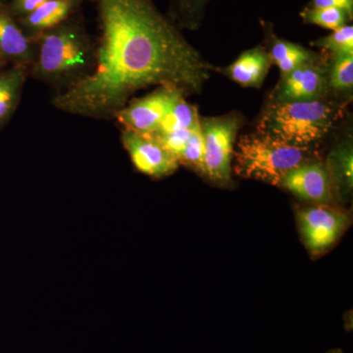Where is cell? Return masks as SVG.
Instances as JSON below:
<instances>
[{
    "instance_id": "obj_1",
    "label": "cell",
    "mask_w": 353,
    "mask_h": 353,
    "mask_svg": "<svg viewBox=\"0 0 353 353\" xmlns=\"http://www.w3.org/2000/svg\"><path fill=\"white\" fill-rule=\"evenodd\" d=\"M92 1L99 26L94 67L73 87L54 94L53 108L109 120L148 88L201 92L213 67L153 0Z\"/></svg>"
},
{
    "instance_id": "obj_2",
    "label": "cell",
    "mask_w": 353,
    "mask_h": 353,
    "mask_svg": "<svg viewBox=\"0 0 353 353\" xmlns=\"http://www.w3.org/2000/svg\"><path fill=\"white\" fill-rule=\"evenodd\" d=\"M36 57L30 77L57 92L73 87L92 71L94 41L81 12L34 39Z\"/></svg>"
},
{
    "instance_id": "obj_3",
    "label": "cell",
    "mask_w": 353,
    "mask_h": 353,
    "mask_svg": "<svg viewBox=\"0 0 353 353\" xmlns=\"http://www.w3.org/2000/svg\"><path fill=\"white\" fill-rule=\"evenodd\" d=\"M336 120V108L323 99H272L262 112L257 132L289 145L312 148L329 134Z\"/></svg>"
},
{
    "instance_id": "obj_4",
    "label": "cell",
    "mask_w": 353,
    "mask_h": 353,
    "mask_svg": "<svg viewBox=\"0 0 353 353\" xmlns=\"http://www.w3.org/2000/svg\"><path fill=\"white\" fill-rule=\"evenodd\" d=\"M234 155L236 175L277 187L290 171L314 161L310 148L289 145L259 132L241 136Z\"/></svg>"
},
{
    "instance_id": "obj_5",
    "label": "cell",
    "mask_w": 353,
    "mask_h": 353,
    "mask_svg": "<svg viewBox=\"0 0 353 353\" xmlns=\"http://www.w3.org/2000/svg\"><path fill=\"white\" fill-rule=\"evenodd\" d=\"M204 139V175L217 185L232 183V158L241 118L231 113L201 119Z\"/></svg>"
},
{
    "instance_id": "obj_6",
    "label": "cell",
    "mask_w": 353,
    "mask_h": 353,
    "mask_svg": "<svg viewBox=\"0 0 353 353\" xmlns=\"http://www.w3.org/2000/svg\"><path fill=\"white\" fill-rule=\"evenodd\" d=\"M181 90L170 87H159L152 94L132 99L114 116L123 129L139 134H150L159 127L169 110L180 97Z\"/></svg>"
},
{
    "instance_id": "obj_7",
    "label": "cell",
    "mask_w": 353,
    "mask_h": 353,
    "mask_svg": "<svg viewBox=\"0 0 353 353\" xmlns=\"http://www.w3.org/2000/svg\"><path fill=\"white\" fill-rule=\"evenodd\" d=\"M121 143L139 172L150 178L161 179L175 173L179 162L170 152L148 134L123 129Z\"/></svg>"
},
{
    "instance_id": "obj_8",
    "label": "cell",
    "mask_w": 353,
    "mask_h": 353,
    "mask_svg": "<svg viewBox=\"0 0 353 353\" xmlns=\"http://www.w3.org/2000/svg\"><path fill=\"white\" fill-rule=\"evenodd\" d=\"M299 220L304 243L314 253L333 245L347 224V216L326 205L303 209Z\"/></svg>"
},
{
    "instance_id": "obj_9",
    "label": "cell",
    "mask_w": 353,
    "mask_h": 353,
    "mask_svg": "<svg viewBox=\"0 0 353 353\" xmlns=\"http://www.w3.org/2000/svg\"><path fill=\"white\" fill-rule=\"evenodd\" d=\"M329 88L328 72L316 61L301 65L283 76L273 101H307L323 99Z\"/></svg>"
},
{
    "instance_id": "obj_10",
    "label": "cell",
    "mask_w": 353,
    "mask_h": 353,
    "mask_svg": "<svg viewBox=\"0 0 353 353\" xmlns=\"http://www.w3.org/2000/svg\"><path fill=\"white\" fill-rule=\"evenodd\" d=\"M333 185L326 165L311 161L290 171L280 187L303 201L322 204L333 197Z\"/></svg>"
},
{
    "instance_id": "obj_11",
    "label": "cell",
    "mask_w": 353,
    "mask_h": 353,
    "mask_svg": "<svg viewBox=\"0 0 353 353\" xmlns=\"http://www.w3.org/2000/svg\"><path fill=\"white\" fill-rule=\"evenodd\" d=\"M37 46L21 29L9 10L7 0H0V53L7 63L31 67L36 57Z\"/></svg>"
},
{
    "instance_id": "obj_12",
    "label": "cell",
    "mask_w": 353,
    "mask_h": 353,
    "mask_svg": "<svg viewBox=\"0 0 353 353\" xmlns=\"http://www.w3.org/2000/svg\"><path fill=\"white\" fill-rule=\"evenodd\" d=\"M85 0H50L34 12L17 20L21 29L30 39H36L43 32L57 27L81 12Z\"/></svg>"
},
{
    "instance_id": "obj_13",
    "label": "cell",
    "mask_w": 353,
    "mask_h": 353,
    "mask_svg": "<svg viewBox=\"0 0 353 353\" xmlns=\"http://www.w3.org/2000/svg\"><path fill=\"white\" fill-rule=\"evenodd\" d=\"M271 64L269 53L261 46H257L241 53L224 72L234 82L243 87L259 88L263 83Z\"/></svg>"
},
{
    "instance_id": "obj_14",
    "label": "cell",
    "mask_w": 353,
    "mask_h": 353,
    "mask_svg": "<svg viewBox=\"0 0 353 353\" xmlns=\"http://www.w3.org/2000/svg\"><path fill=\"white\" fill-rule=\"evenodd\" d=\"M29 67L11 64L0 71V129H2L17 110L27 79Z\"/></svg>"
},
{
    "instance_id": "obj_15",
    "label": "cell",
    "mask_w": 353,
    "mask_h": 353,
    "mask_svg": "<svg viewBox=\"0 0 353 353\" xmlns=\"http://www.w3.org/2000/svg\"><path fill=\"white\" fill-rule=\"evenodd\" d=\"M264 29L270 43L269 57L272 63H275L280 69L282 77L288 75L301 65L317 60L312 51L306 50L299 44L279 39L274 34L270 25L264 24Z\"/></svg>"
},
{
    "instance_id": "obj_16",
    "label": "cell",
    "mask_w": 353,
    "mask_h": 353,
    "mask_svg": "<svg viewBox=\"0 0 353 353\" xmlns=\"http://www.w3.org/2000/svg\"><path fill=\"white\" fill-rule=\"evenodd\" d=\"M201 121L197 109L185 101V97H180L169 110L159 127L150 134H166L180 130H189L196 126Z\"/></svg>"
},
{
    "instance_id": "obj_17",
    "label": "cell",
    "mask_w": 353,
    "mask_h": 353,
    "mask_svg": "<svg viewBox=\"0 0 353 353\" xmlns=\"http://www.w3.org/2000/svg\"><path fill=\"white\" fill-rule=\"evenodd\" d=\"M211 0H171L170 18L185 29L196 30L201 25L206 8Z\"/></svg>"
},
{
    "instance_id": "obj_18",
    "label": "cell",
    "mask_w": 353,
    "mask_h": 353,
    "mask_svg": "<svg viewBox=\"0 0 353 353\" xmlns=\"http://www.w3.org/2000/svg\"><path fill=\"white\" fill-rule=\"evenodd\" d=\"M352 145L345 143L333 150L326 165L332 180L347 189L352 188Z\"/></svg>"
},
{
    "instance_id": "obj_19",
    "label": "cell",
    "mask_w": 353,
    "mask_h": 353,
    "mask_svg": "<svg viewBox=\"0 0 353 353\" xmlns=\"http://www.w3.org/2000/svg\"><path fill=\"white\" fill-rule=\"evenodd\" d=\"M301 16L307 24L319 26L332 31L340 29L347 24L348 20L352 19L347 12L333 7L307 6L301 13Z\"/></svg>"
},
{
    "instance_id": "obj_20",
    "label": "cell",
    "mask_w": 353,
    "mask_h": 353,
    "mask_svg": "<svg viewBox=\"0 0 353 353\" xmlns=\"http://www.w3.org/2000/svg\"><path fill=\"white\" fill-rule=\"evenodd\" d=\"M329 88L336 92H348L353 85L352 54L333 55L331 69L328 72Z\"/></svg>"
},
{
    "instance_id": "obj_21",
    "label": "cell",
    "mask_w": 353,
    "mask_h": 353,
    "mask_svg": "<svg viewBox=\"0 0 353 353\" xmlns=\"http://www.w3.org/2000/svg\"><path fill=\"white\" fill-rule=\"evenodd\" d=\"M179 164L185 165L197 172H204V139L201 121L192 129V136L185 150L178 158Z\"/></svg>"
},
{
    "instance_id": "obj_22",
    "label": "cell",
    "mask_w": 353,
    "mask_h": 353,
    "mask_svg": "<svg viewBox=\"0 0 353 353\" xmlns=\"http://www.w3.org/2000/svg\"><path fill=\"white\" fill-rule=\"evenodd\" d=\"M318 48L331 52L333 55L352 54L353 26L347 24L333 31L331 34L314 41Z\"/></svg>"
},
{
    "instance_id": "obj_23",
    "label": "cell",
    "mask_w": 353,
    "mask_h": 353,
    "mask_svg": "<svg viewBox=\"0 0 353 353\" xmlns=\"http://www.w3.org/2000/svg\"><path fill=\"white\" fill-rule=\"evenodd\" d=\"M48 1L50 0H11L8 2V7L13 17L20 19L34 12Z\"/></svg>"
},
{
    "instance_id": "obj_24",
    "label": "cell",
    "mask_w": 353,
    "mask_h": 353,
    "mask_svg": "<svg viewBox=\"0 0 353 353\" xmlns=\"http://www.w3.org/2000/svg\"><path fill=\"white\" fill-rule=\"evenodd\" d=\"M310 7H333L347 12L352 18L353 0H312Z\"/></svg>"
},
{
    "instance_id": "obj_25",
    "label": "cell",
    "mask_w": 353,
    "mask_h": 353,
    "mask_svg": "<svg viewBox=\"0 0 353 353\" xmlns=\"http://www.w3.org/2000/svg\"><path fill=\"white\" fill-rule=\"evenodd\" d=\"M7 64V61L6 60V58L3 57V55L0 53V69L2 68V67L6 66Z\"/></svg>"
},
{
    "instance_id": "obj_26",
    "label": "cell",
    "mask_w": 353,
    "mask_h": 353,
    "mask_svg": "<svg viewBox=\"0 0 353 353\" xmlns=\"http://www.w3.org/2000/svg\"><path fill=\"white\" fill-rule=\"evenodd\" d=\"M328 353H343V352H341V350H331V352H329Z\"/></svg>"
}]
</instances>
